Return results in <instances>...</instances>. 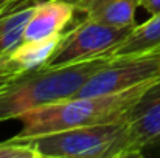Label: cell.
I'll use <instances>...</instances> for the list:
<instances>
[{"label":"cell","mask_w":160,"mask_h":158,"mask_svg":"<svg viewBox=\"0 0 160 158\" xmlns=\"http://www.w3.org/2000/svg\"><path fill=\"white\" fill-rule=\"evenodd\" d=\"M62 36L45 39V41H38V42H23L16 50L9 53L8 57L22 74L45 68L54 51L58 50L62 41Z\"/></svg>","instance_id":"10"},{"label":"cell","mask_w":160,"mask_h":158,"mask_svg":"<svg viewBox=\"0 0 160 158\" xmlns=\"http://www.w3.org/2000/svg\"><path fill=\"white\" fill-rule=\"evenodd\" d=\"M68 2H73V0H68Z\"/></svg>","instance_id":"19"},{"label":"cell","mask_w":160,"mask_h":158,"mask_svg":"<svg viewBox=\"0 0 160 158\" xmlns=\"http://www.w3.org/2000/svg\"><path fill=\"white\" fill-rule=\"evenodd\" d=\"M134 28L135 26L117 28L84 19L64 33L58 50L47 64V68L67 67L109 54L132 33Z\"/></svg>","instance_id":"5"},{"label":"cell","mask_w":160,"mask_h":158,"mask_svg":"<svg viewBox=\"0 0 160 158\" xmlns=\"http://www.w3.org/2000/svg\"><path fill=\"white\" fill-rule=\"evenodd\" d=\"M112 59L110 53L59 68L28 71L0 90V122L78 95L82 85Z\"/></svg>","instance_id":"2"},{"label":"cell","mask_w":160,"mask_h":158,"mask_svg":"<svg viewBox=\"0 0 160 158\" xmlns=\"http://www.w3.org/2000/svg\"><path fill=\"white\" fill-rule=\"evenodd\" d=\"M78 12L84 14V19L117 26L128 28L137 26L135 11L140 6V0H73Z\"/></svg>","instance_id":"9"},{"label":"cell","mask_w":160,"mask_h":158,"mask_svg":"<svg viewBox=\"0 0 160 158\" xmlns=\"http://www.w3.org/2000/svg\"><path fill=\"white\" fill-rule=\"evenodd\" d=\"M41 0H14L0 8V57L23 44L25 28Z\"/></svg>","instance_id":"8"},{"label":"cell","mask_w":160,"mask_h":158,"mask_svg":"<svg viewBox=\"0 0 160 158\" xmlns=\"http://www.w3.org/2000/svg\"><path fill=\"white\" fill-rule=\"evenodd\" d=\"M3 5H5V3H3V2H2V0H0V8H2V6H3Z\"/></svg>","instance_id":"18"},{"label":"cell","mask_w":160,"mask_h":158,"mask_svg":"<svg viewBox=\"0 0 160 158\" xmlns=\"http://www.w3.org/2000/svg\"><path fill=\"white\" fill-rule=\"evenodd\" d=\"M151 84L138 85L113 95L86 98L73 96L33 108L17 118L22 122V130L11 140L25 141L54 132L123 121Z\"/></svg>","instance_id":"1"},{"label":"cell","mask_w":160,"mask_h":158,"mask_svg":"<svg viewBox=\"0 0 160 158\" xmlns=\"http://www.w3.org/2000/svg\"><path fill=\"white\" fill-rule=\"evenodd\" d=\"M25 74V73H23ZM19 76H22V73L17 70V67L9 60L8 56L0 57V90H3L5 87H8L12 81H16Z\"/></svg>","instance_id":"13"},{"label":"cell","mask_w":160,"mask_h":158,"mask_svg":"<svg viewBox=\"0 0 160 158\" xmlns=\"http://www.w3.org/2000/svg\"><path fill=\"white\" fill-rule=\"evenodd\" d=\"M156 48H160V14L151 16L149 20L137 25L132 33L110 51V56L112 59H115L148 53Z\"/></svg>","instance_id":"11"},{"label":"cell","mask_w":160,"mask_h":158,"mask_svg":"<svg viewBox=\"0 0 160 158\" xmlns=\"http://www.w3.org/2000/svg\"><path fill=\"white\" fill-rule=\"evenodd\" d=\"M3 3H6V2H14V0H2Z\"/></svg>","instance_id":"17"},{"label":"cell","mask_w":160,"mask_h":158,"mask_svg":"<svg viewBox=\"0 0 160 158\" xmlns=\"http://www.w3.org/2000/svg\"><path fill=\"white\" fill-rule=\"evenodd\" d=\"M126 151L160 147V79L152 82L131 108Z\"/></svg>","instance_id":"6"},{"label":"cell","mask_w":160,"mask_h":158,"mask_svg":"<svg viewBox=\"0 0 160 158\" xmlns=\"http://www.w3.org/2000/svg\"><path fill=\"white\" fill-rule=\"evenodd\" d=\"M113 158H115V157H113Z\"/></svg>","instance_id":"20"},{"label":"cell","mask_w":160,"mask_h":158,"mask_svg":"<svg viewBox=\"0 0 160 158\" xmlns=\"http://www.w3.org/2000/svg\"><path fill=\"white\" fill-rule=\"evenodd\" d=\"M140 6L151 16L160 14V0H140Z\"/></svg>","instance_id":"14"},{"label":"cell","mask_w":160,"mask_h":158,"mask_svg":"<svg viewBox=\"0 0 160 158\" xmlns=\"http://www.w3.org/2000/svg\"><path fill=\"white\" fill-rule=\"evenodd\" d=\"M115 158H145L142 151H123Z\"/></svg>","instance_id":"15"},{"label":"cell","mask_w":160,"mask_h":158,"mask_svg":"<svg viewBox=\"0 0 160 158\" xmlns=\"http://www.w3.org/2000/svg\"><path fill=\"white\" fill-rule=\"evenodd\" d=\"M36 158H47V157H44V155H41V154H38V157Z\"/></svg>","instance_id":"16"},{"label":"cell","mask_w":160,"mask_h":158,"mask_svg":"<svg viewBox=\"0 0 160 158\" xmlns=\"http://www.w3.org/2000/svg\"><path fill=\"white\" fill-rule=\"evenodd\" d=\"M157 79H160V48L110 59L87 79L76 96L86 98L121 93Z\"/></svg>","instance_id":"4"},{"label":"cell","mask_w":160,"mask_h":158,"mask_svg":"<svg viewBox=\"0 0 160 158\" xmlns=\"http://www.w3.org/2000/svg\"><path fill=\"white\" fill-rule=\"evenodd\" d=\"M36 149L27 141L8 140L0 143V158H36Z\"/></svg>","instance_id":"12"},{"label":"cell","mask_w":160,"mask_h":158,"mask_svg":"<svg viewBox=\"0 0 160 158\" xmlns=\"http://www.w3.org/2000/svg\"><path fill=\"white\" fill-rule=\"evenodd\" d=\"M76 12L75 5L68 0H41L25 28L23 42H38L62 36Z\"/></svg>","instance_id":"7"},{"label":"cell","mask_w":160,"mask_h":158,"mask_svg":"<svg viewBox=\"0 0 160 158\" xmlns=\"http://www.w3.org/2000/svg\"><path fill=\"white\" fill-rule=\"evenodd\" d=\"M128 122L78 127L25 140L47 158H113L126 151Z\"/></svg>","instance_id":"3"}]
</instances>
